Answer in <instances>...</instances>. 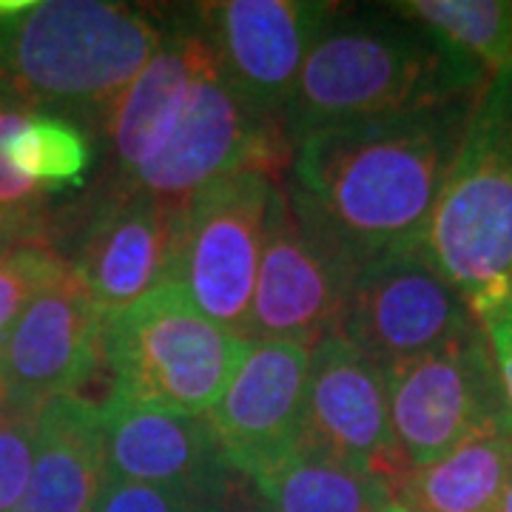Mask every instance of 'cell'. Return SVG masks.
Listing matches in <instances>:
<instances>
[{
  "label": "cell",
  "instance_id": "cell-1",
  "mask_svg": "<svg viewBox=\"0 0 512 512\" xmlns=\"http://www.w3.org/2000/svg\"><path fill=\"white\" fill-rule=\"evenodd\" d=\"M473 100L319 128L296 143L293 188L359 268L424 248Z\"/></svg>",
  "mask_w": 512,
  "mask_h": 512
},
{
  "label": "cell",
  "instance_id": "cell-2",
  "mask_svg": "<svg viewBox=\"0 0 512 512\" xmlns=\"http://www.w3.org/2000/svg\"><path fill=\"white\" fill-rule=\"evenodd\" d=\"M490 74L393 6L339 12L302 66L282 114L293 146L319 128L473 100Z\"/></svg>",
  "mask_w": 512,
  "mask_h": 512
},
{
  "label": "cell",
  "instance_id": "cell-3",
  "mask_svg": "<svg viewBox=\"0 0 512 512\" xmlns=\"http://www.w3.org/2000/svg\"><path fill=\"white\" fill-rule=\"evenodd\" d=\"M168 23L109 0H32L0 18V92L20 109L100 128L111 100L163 46Z\"/></svg>",
  "mask_w": 512,
  "mask_h": 512
},
{
  "label": "cell",
  "instance_id": "cell-4",
  "mask_svg": "<svg viewBox=\"0 0 512 512\" xmlns=\"http://www.w3.org/2000/svg\"><path fill=\"white\" fill-rule=\"evenodd\" d=\"M424 254L467 302L512 288V60L473 100Z\"/></svg>",
  "mask_w": 512,
  "mask_h": 512
},
{
  "label": "cell",
  "instance_id": "cell-5",
  "mask_svg": "<svg viewBox=\"0 0 512 512\" xmlns=\"http://www.w3.org/2000/svg\"><path fill=\"white\" fill-rule=\"evenodd\" d=\"M251 345L205 319L168 279L103 325V362L111 370L106 402L205 416Z\"/></svg>",
  "mask_w": 512,
  "mask_h": 512
},
{
  "label": "cell",
  "instance_id": "cell-6",
  "mask_svg": "<svg viewBox=\"0 0 512 512\" xmlns=\"http://www.w3.org/2000/svg\"><path fill=\"white\" fill-rule=\"evenodd\" d=\"M359 262L293 183H274L245 339L313 350L339 333Z\"/></svg>",
  "mask_w": 512,
  "mask_h": 512
},
{
  "label": "cell",
  "instance_id": "cell-7",
  "mask_svg": "<svg viewBox=\"0 0 512 512\" xmlns=\"http://www.w3.org/2000/svg\"><path fill=\"white\" fill-rule=\"evenodd\" d=\"M293 148L285 123L256 109L222 74L211 49L194 80L180 126L126 188L183 208L200 188L234 171H256L279 180L276 174L293 160Z\"/></svg>",
  "mask_w": 512,
  "mask_h": 512
},
{
  "label": "cell",
  "instance_id": "cell-8",
  "mask_svg": "<svg viewBox=\"0 0 512 512\" xmlns=\"http://www.w3.org/2000/svg\"><path fill=\"white\" fill-rule=\"evenodd\" d=\"M274 183L256 171L225 174L185 202L177 222L171 282L180 285L205 319L242 339L265 248Z\"/></svg>",
  "mask_w": 512,
  "mask_h": 512
},
{
  "label": "cell",
  "instance_id": "cell-9",
  "mask_svg": "<svg viewBox=\"0 0 512 512\" xmlns=\"http://www.w3.org/2000/svg\"><path fill=\"white\" fill-rule=\"evenodd\" d=\"M384 376L390 427L410 470L512 424L504 384L481 328L387 367Z\"/></svg>",
  "mask_w": 512,
  "mask_h": 512
},
{
  "label": "cell",
  "instance_id": "cell-10",
  "mask_svg": "<svg viewBox=\"0 0 512 512\" xmlns=\"http://www.w3.org/2000/svg\"><path fill=\"white\" fill-rule=\"evenodd\" d=\"M476 328L470 302L419 248L359 268L339 333L387 370Z\"/></svg>",
  "mask_w": 512,
  "mask_h": 512
},
{
  "label": "cell",
  "instance_id": "cell-11",
  "mask_svg": "<svg viewBox=\"0 0 512 512\" xmlns=\"http://www.w3.org/2000/svg\"><path fill=\"white\" fill-rule=\"evenodd\" d=\"M296 453L370 470L396 490L410 473L390 427L384 367L342 333H330L311 350L305 427Z\"/></svg>",
  "mask_w": 512,
  "mask_h": 512
},
{
  "label": "cell",
  "instance_id": "cell-12",
  "mask_svg": "<svg viewBox=\"0 0 512 512\" xmlns=\"http://www.w3.org/2000/svg\"><path fill=\"white\" fill-rule=\"evenodd\" d=\"M336 9L316 0H220L194 6V15L222 74L256 109L282 120L302 66Z\"/></svg>",
  "mask_w": 512,
  "mask_h": 512
},
{
  "label": "cell",
  "instance_id": "cell-13",
  "mask_svg": "<svg viewBox=\"0 0 512 512\" xmlns=\"http://www.w3.org/2000/svg\"><path fill=\"white\" fill-rule=\"evenodd\" d=\"M311 350L254 342L205 419L228 467L248 481L296 456L305 427Z\"/></svg>",
  "mask_w": 512,
  "mask_h": 512
},
{
  "label": "cell",
  "instance_id": "cell-14",
  "mask_svg": "<svg viewBox=\"0 0 512 512\" xmlns=\"http://www.w3.org/2000/svg\"><path fill=\"white\" fill-rule=\"evenodd\" d=\"M103 316L72 268L20 313L0 348V404L37 413L77 393L103 359Z\"/></svg>",
  "mask_w": 512,
  "mask_h": 512
},
{
  "label": "cell",
  "instance_id": "cell-15",
  "mask_svg": "<svg viewBox=\"0 0 512 512\" xmlns=\"http://www.w3.org/2000/svg\"><path fill=\"white\" fill-rule=\"evenodd\" d=\"M180 208L114 185L80 228L72 274L103 322L171 279Z\"/></svg>",
  "mask_w": 512,
  "mask_h": 512
},
{
  "label": "cell",
  "instance_id": "cell-16",
  "mask_svg": "<svg viewBox=\"0 0 512 512\" xmlns=\"http://www.w3.org/2000/svg\"><path fill=\"white\" fill-rule=\"evenodd\" d=\"M111 478L220 501L245 476L222 458L205 416L100 404Z\"/></svg>",
  "mask_w": 512,
  "mask_h": 512
},
{
  "label": "cell",
  "instance_id": "cell-17",
  "mask_svg": "<svg viewBox=\"0 0 512 512\" xmlns=\"http://www.w3.org/2000/svg\"><path fill=\"white\" fill-rule=\"evenodd\" d=\"M208 55L211 43L202 35L197 15L188 12L168 23L163 46L111 100L100 131L114 163V185H126L171 140Z\"/></svg>",
  "mask_w": 512,
  "mask_h": 512
},
{
  "label": "cell",
  "instance_id": "cell-18",
  "mask_svg": "<svg viewBox=\"0 0 512 512\" xmlns=\"http://www.w3.org/2000/svg\"><path fill=\"white\" fill-rule=\"evenodd\" d=\"M109 478L100 404L77 393L37 410L35 464L15 512H94Z\"/></svg>",
  "mask_w": 512,
  "mask_h": 512
},
{
  "label": "cell",
  "instance_id": "cell-19",
  "mask_svg": "<svg viewBox=\"0 0 512 512\" xmlns=\"http://www.w3.org/2000/svg\"><path fill=\"white\" fill-rule=\"evenodd\" d=\"M512 481V424L410 470L396 498L410 512H498Z\"/></svg>",
  "mask_w": 512,
  "mask_h": 512
},
{
  "label": "cell",
  "instance_id": "cell-20",
  "mask_svg": "<svg viewBox=\"0 0 512 512\" xmlns=\"http://www.w3.org/2000/svg\"><path fill=\"white\" fill-rule=\"evenodd\" d=\"M254 487L259 512H379L396 498L384 476L308 453L256 478Z\"/></svg>",
  "mask_w": 512,
  "mask_h": 512
},
{
  "label": "cell",
  "instance_id": "cell-21",
  "mask_svg": "<svg viewBox=\"0 0 512 512\" xmlns=\"http://www.w3.org/2000/svg\"><path fill=\"white\" fill-rule=\"evenodd\" d=\"M390 6L473 57L487 74L512 60V0H407Z\"/></svg>",
  "mask_w": 512,
  "mask_h": 512
},
{
  "label": "cell",
  "instance_id": "cell-22",
  "mask_svg": "<svg viewBox=\"0 0 512 512\" xmlns=\"http://www.w3.org/2000/svg\"><path fill=\"white\" fill-rule=\"evenodd\" d=\"M9 160L15 171L40 188L74 185L92 163V146L80 126L57 114H29L9 140Z\"/></svg>",
  "mask_w": 512,
  "mask_h": 512
},
{
  "label": "cell",
  "instance_id": "cell-23",
  "mask_svg": "<svg viewBox=\"0 0 512 512\" xmlns=\"http://www.w3.org/2000/svg\"><path fill=\"white\" fill-rule=\"evenodd\" d=\"M66 271L69 262L52 245H20L0 256V336L12 330L37 293Z\"/></svg>",
  "mask_w": 512,
  "mask_h": 512
},
{
  "label": "cell",
  "instance_id": "cell-24",
  "mask_svg": "<svg viewBox=\"0 0 512 512\" xmlns=\"http://www.w3.org/2000/svg\"><path fill=\"white\" fill-rule=\"evenodd\" d=\"M37 413L0 410V512H15L26 495L35 464Z\"/></svg>",
  "mask_w": 512,
  "mask_h": 512
},
{
  "label": "cell",
  "instance_id": "cell-25",
  "mask_svg": "<svg viewBox=\"0 0 512 512\" xmlns=\"http://www.w3.org/2000/svg\"><path fill=\"white\" fill-rule=\"evenodd\" d=\"M26 109L9 106V97L0 92V211L3 214H37V205L43 200L46 188L15 171L9 160V140L26 123Z\"/></svg>",
  "mask_w": 512,
  "mask_h": 512
},
{
  "label": "cell",
  "instance_id": "cell-26",
  "mask_svg": "<svg viewBox=\"0 0 512 512\" xmlns=\"http://www.w3.org/2000/svg\"><path fill=\"white\" fill-rule=\"evenodd\" d=\"M470 308H473L478 328L484 330V336L490 342L512 416V288L481 293L470 302Z\"/></svg>",
  "mask_w": 512,
  "mask_h": 512
},
{
  "label": "cell",
  "instance_id": "cell-27",
  "mask_svg": "<svg viewBox=\"0 0 512 512\" xmlns=\"http://www.w3.org/2000/svg\"><path fill=\"white\" fill-rule=\"evenodd\" d=\"M43 222L40 214H3L0 211V256L15 251L20 245H49L43 239Z\"/></svg>",
  "mask_w": 512,
  "mask_h": 512
},
{
  "label": "cell",
  "instance_id": "cell-28",
  "mask_svg": "<svg viewBox=\"0 0 512 512\" xmlns=\"http://www.w3.org/2000/svg\"><path fill=\"white\" fill-rule=\"evenodd\" d=\"M379 512H410L407 510V507H404L402 501H399V498H393V501H390V504H384L382 510Z\"/></svg>",
  "mask_w": 512,
  "mask_h": 512
},
{
  "label": "cell",
  "instance_id": "cell-29",
  "mask_svg": "<svg viewBox=\"0 0 512 512\" xmlns=\"http://www.w3.org/2000/svg\"><path fill=\"white\" fill-rule=\"evenodd\" d=\"M498 512H512V481L510 487H507V493H504V498H501V510Z\"/></svg>",
  "mask_w": 512,
  "mask_h": 512
},
{
  "label": "cell",
  "instance_id": "cell-30",
  "mask_svg": "<svg viewBox=\"0 0 512 512\" xmlns=\"http://www.w3.org/2000/svg\"><path fill=\"white\" fill-rule=\"evenodd\" d=\"M3 339H6V336H0V348H3Z\"/></svg>",
  "mask_w": 512,
  "mask_h": 512
},
{
  "label": "cell",
  "instance_id": "cell-31",
  "mask_svg": "<svg viewBox=\"0 0 512 512\" xmlns=\"http://www.w3.org/2000/svg\"><path fill=\"white\" fill-rule=\"evenodd\" d=\"M0 410H3V404H0Z\"/></svg>",
  "mask_w": 512,
  "mask_h": 512
}]
</instances>
